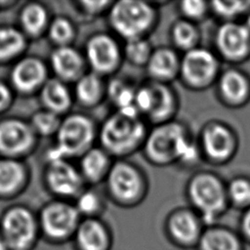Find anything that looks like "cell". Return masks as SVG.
Instances as JSON below:
<instances>
[{
  "mask_svg": "<svg viewBox=\"0 0 250 250\" xmlns=\"http://www.w3.org/2000/svg\"><path fill=\"white\" fill-rule=\"evenodd\" d=\"M121 50L114 38L108 34L98 33L92 36L85 47V61L101 76L114 71L121 61Z\"/></svg>",
  "mask_w": 250,
  "mask_h": 250,
  "instance_id": "cell-11",
  "label": "cell"
},
{
  "mask_svg": "<svg viewBox=\"0 0 250 250\" xmlns=\"http://www.w3.org/2000/svg\"><path fill=\"white\" fill-rule=\"evenodd\" d=\"M215 43L228 61L237 62L250 57V30L244 23L226 21L217 30Z\"/></svg>",
  "mask_w": 250,
  "mask_h": 250,
  "instance_id": "cell-13",
  "label": "cell"
},
{
  "mask_svg": "<svg viewBox=\"0 0 250 250\" xmlns=\"http://www.w3.org/2000/svg\"><path fill=\"white\" fill-rule=\"evenodd\" d=\"M135 106L154 122L164 123L176 109L174 93L164 83L151 82L137 88Z\"/></svg>",
  "mask_w": 250,
  "mask_h": 250,
  "instance_id": "cell-6",
  "label": "cell"
},
{
  "mask_svg": "<svg viewBox=\"0 0 250 250\" xmlns=\"http://www.w3.org/2000/svg\"><path fill=\"white\" fill-rule=\"evenodd\" d=\"M61 123L59 115L50 110L39 111L32 117V128L44 136L57 133Z\"/></svg>",
  "mask_w": 250,
  "mask_h": 250,
  "instance_id": "cell-36",
  "label": "cell"
},
{
  "mask_svg": "<svg viewBox=\"0 0 250 250\" xmlns=\"http://www.w3.org/2000/svg\"><path fill=\"white\" fill-rule=\"evenodd\" d=\"M24 178L23 167L17 161L0 160V193L9 194L15 191Z\"/></svg>",
  "mask_w": 250,
  "mask_h": 250,
  "instance_id": "cell-27",
  "label": "cell"
},
{
  "mask_svg": "<svg viewBox=\"0 0 250 250\" xmlns=\"http://www.w3.org/2000/svg\"><path fill=\"white\" fill-rule=\"evenodd\" d=\"M49 35L58 47L68 46L75 35V29L71 21L65 18L55 19L49 27Z\"/></svg>",
  "mask_w": 250,
  "mask_h": 250,
  "instance_id": "cell-35",
  "label": "cell"
},
{
  "mask_svg": "<svg viewBox=\"0 0 250 250\" xmlns=\"http://www.w3.org/2000/svg\"><path fill=\"white\" fill-rule=\"evenodd\" d=\"M21 24L29 34L40 33L48 22V14L44 7L38 4L26 6L21 13Z\"/></svg>",
  "mask_w": 250,
  "mask_h": 250,
  "instance_id": "cell-29",
  "label": "cell"
},
{
  "mask_svg": "<svg viewBox=\"0 0 250 250\" xmlns=\"http://www.w3.org/2000/svg\"><path fill=\"white\" fill-rule=\"evenodd\" d=\"M110 1H81L80 5L82 9L91 15L99 14L104 11L108 5H111Z\"/></svg>",
  "mask_w": 250,
  "mask_h": 250,
  "instance_id": "cell-39",
  "label": "cell"
},
{
  "mask_svg": "<svg viewBox=\"0 0 250 250\" xmlns=\"http://www.w3.org/2000/svg\"><path fill=\"white\" fill-rule=\"evenodd\" d=\"M219 90L230 105L245 104L250 100V78L238 69H228L220 77Z\"/></svg>",
  "mask_w": 250,
  "mask_h": 250,
  "instance_id": "cell-20",
  "label": "cell"
},
{
  "mask_svg": "<svg viewBox=\"0 0 250 250\" xmlns=\"http://www.w3.org/2000/svg\"><path fill=\"white\" fill-rule=\"evenodd\" d=\"M46 177L50 189L60 196L77 197L83 191L84 179L80 171L65 159L50 161Z\"/></svg>",
  "mask_w": 250,
  "mask_h": 250,
  "instance_id": "cell-14",
  "label": "cell"
},
{
  "mask_svg": "<svg viewBox=\"0 0 250 250\" xmlns=\"http://www.w3.org/2000/svg\"><path fill=\"white\" fill-rule=\"evenodd\" d=\"M106 183L111 196L120 204H135L144 192L141 173L128 162L118 161L111 165Z\"/></svg>",
  "mask_w": 250,
  "mask_h": 250,
  "instance_id": "cell-7",
  "label": "cell"
},
{
  "mask_svg": "<svg viewBox=\"0 0 250 250\" xmlns=\"http://www.w3.org/2000/svg\"><path fill=\"white\" fill-rule=\"evenodd\" d=\"M109 154L101 147H92L80 159V173L84 180L99 182L107 175L110 169Z\"/></svg>",
  "mask_w": 250,
  "mask_h": 250,
  "instance_id": "cell-24",
  "label": "cell"
},
{
  "mask_svg": "<svg viewBox=\"0 0 250 250\" xmlns=\"http://www.w3.org/2000/svg\"><path fill=\"white\" fill-rule=\"evenodd\" d=\"M85 58L71 46H61L51 55V66L57 78L65 81H77L85 72Z\"/></svg>",
  "mask_w": 250,
  "mask_h": 250,
  "instance_id": "cell-18",
  "label": "cell"
},
{
  "mask_svg": "<svg viewBox=\"0 0 250 250\" xmlns=\"http://www.w3.org/2000/svg\"><path fill=\"white\" fill-rule=\"evenodd\" d=\"M137 88L123 79H113L106 86L105 92L117 110L137 109L135 107V96Z\"/></svg>",
  "mask_w": 250,
  "mask_h": 250,
  "instance_id": "cell-26",
  "label": "cell"
},
{
  "mask_svg": "<svg viewBox=\"0 0 250 250\" xmlns=\"http://www.w3.org/2000/svg\"><path fill=\"white\" fill-rule=\"evenodd\" d=\"M211 8L219 17L234 21L237 17L250 13V1H212Z\"/></svg>",
  "mask_w": 250,
  "mask_h": 250,
  "instance_id": "cell-33",
  "label": "cell"
},
{
  "mask_svg": "<svg viewBox=\"0 0 250 250\" xmlns=\"http://www.w3.org/2000/svg\"><path fill=\"white\" fill-rule=\"evenodd\" d=\"M108 18L112 29L128 41L144 37L154 21L155 11L145 1L121 0L111 4Z\"/></svg>",
  "mask_w": 250,
  "mask_h": 250,
  "instance_id": "cell-5",
  "label": "cell"
},
{
  "mask_svg": "<svg viewBox=\"0 0 250 250\" xmlns=\"http://www.w3.org/2000/svg\"><path fill=\"white\" fill-rule=\"evenodd\" d=\"M72 238L77 250H110L112 246L110 231L98 217L81 219Z\"/></svg>",
  "mask_w": 250,
  "mask_h": 250,
  "instance_id": "cell-16",
  "label": "cell"
},
{
  "mask_svg": "<svg viewBox=\"0 0 250 250\" xmlns=\"http://www.w3.org/2000/svg\"><path fill=\"white\" fill-rule=\"evenodd\" d=\"M41 100L47 110L58 115L66 111L72 103L69 89L63 81L58 78L50 79L44 83L41 92Z\"/></svg>",
  "mask_w": 250,
  "mask_h": 250,
  "instance_id": "cell-23",
  "label": "cell"
},
{
  "mask_svg": "<svg viewBox=\"0 0 250 250\" xmlns=\"http://www.w3.org/2000/svg\"><path fill=\"white\" fill-rule=\"evenodd\" d=\"M199 33L192 21L182 20L173 25L172 40L177 48L186 52L196 48Z\"/></svg>",
  "mask_w": 250,
  "mask_h": 250,
  "instance_id": "cell-28",
  "label": "cell"
},
{
  "mask_svg": "<svg viewBox=\"0 0 250 250\" xmlns=\"http://www.w3.org/2000/svg\"><path fill=\"white\" fill-rule=\"evenodd\" d=\"M47 70L44 63L33 58L21 61L12 71V82L21 92H30L46 82Z\"/></svg>",
  "mask_w": 250,
  "mask_h": 250,
  "instance_id": "cell-21",
  "label": "cell"
},
{
  "mask_svg": "<svg viewBox=\"0 0 250 250\" xmlns=\"http://www.w3.org/2000/svg\"><path fill=\"white\" fill-rule=\"evenodd\" d=\"M146 125L137 109L117 110L105 119L99 132L102 148L108 154L123 156L144 145Z\"/></svg>",
  "mask_w": 250,
  "mask_h": 250,
  "instance_id": "cell-2",
  "label": "cell"
},
{
  "mask_svg": "<svg viewBox=\"0 0 250 250\" xmlns=\"http://www.w3.org/2000/svg\"><path fill=\"white\" fill-rule=\"evenodd\" d=\"M152 52L149 42L144 37L126 41L123 49L126 59L136 65H146Z\"/></svg>",
  "mask_w": 250,
  "mask_h": 250,
  "instance_id": "cell-32",
  "label": "cell"
},
{
  "mask_svg": "<svg viewBox=\"0 0 250 250\" xmlns=\"http://www.w3.org/2000/svg\"><path fill=\"white\" fill-rule=\"evenodd\" d=\"M144 146L147 157L159 165L174 161L191 163L198 156L197 147L185 127L177 122L158 124L147 134Z\"/></svg>",
  "mask_w": 250,
  "mask_h": 250,
  "instance_id": "cell-1",
  "label": "cell"
},
{
  "mask_svg": "<svg viewBox=\"0 0 250 250\" xmlns=\"http://www.w3.org/2000/svg\"><path fill=\"white\" fill-rule=\"evenodd\" d=\"M229 202L236 208L245 210L250 207V179L236 177L227 187Z\"/></svg>",
  "mask_w": 250,
  "mask_h": 250,
  "instance_id": "cell-30",
  "label": "cell"
},
{
  "mask_svg": "<svg viewBox=\"0 0 250 250\" xmlns=\"http://www.w3.org/2000/svg\"><path fill=\"white\" fill-rule=\"evenodd\" d=\"M11 100V93L9 88L2 82H0V110L4 108Z\"/></svg>",
  "mask_w": 250,
  "mask_h": 250,
  "instance_id": "cell-40",
  "label": "cell"
},
{
  "mask_svg": "<svg viewBox=\"0 0 250 250\" xmlns=\"http://www.w3.org/2000/svg\"><path fill=\"white\" fill-rule=\"evenodd\" d=\"M105 90L103 76L91 71L84 73L76 81L75 97L83 105L91 106L102 100Z\"/></svg>",
  "mask_w": 250,
  "mask_h": 250,
  "instance_id": "cell-25",
  "label": "cell"
},
{
  "mask_svg": "<svg viewBox=\"0 0 250 250\" xmlns=\"http://www.w3.org/2000/svg\"><path fill=\"white\" fill-rule=\"evenodd\" d=\"M243 23H244L245 26L250 30V13L245 16V21H244Z\"/></svg>",
  "mask_w": 250,
  "mask_h": 250,
  "instance_id": "cell-42",
  "label": "cell"
},
{
  "mask_svg": "<svg viewBox=\"0 0 250 250\" xmlns=\"http://www.w3.org/2000/svg\"><path fill=\"white\" fill-rule=\"evenodd\" d=\"M8 246L5 242V240L3 239V237H0V250H7Z\"/></svg>",
  "mask_w": 250,
  "mask_h": 250,
  "instance_id": "cell-41",
  "label": "cell"
},
{
  "mask_svg": "<svg viewBox=\"0 0 250 250\" xmlns=\"http://www.w3.org/2000/svg\"><path fill=\"white\" fill-rule=\"evenodd\" d=\"M180 11L187 21H196L206 14L207 4L201 0H185L180 3Z\"/></svg>",
  "mask_w": 250,
  "mask_h": 250,
  "instance_id": "cell-37",
  "label": "cell"
},
{
  "mask_svg": "<svg viewBox=\"0 0 250 250\" xmlns=\"http://www.w3.org/2000/svg\"><path fill=\"white\" fill-rule=\"evenodd\" d=\"M24 46L22 34L12 27L0 28V60L13 58L20 53Z\"/></svg>",
  "mask_w": 250,
  "mask_h": 250,
  "instance_id": "cell-31",
  "label": "cell"
},
{
  "mask_svg": "<svg viewBox=\"0 0 250 250\" xmlns=\"http://www.w3.org/2000/svg\"><path fill=\"white\" fill-rule=\"evenodd\" d=\"M201 145L205 154L216 161L229 159L236 149L234 134L229 127L220 123H212L205 127Z\"/></svg>",
  "mask_w": 250,
  "mask_h": 250,
  "instance_id": "cell-15",
  "label": "cell"
},
{
  "mask_svg": "<svg viewBox=\"0 0 250 250\" xmlns=\"http://www.w3.org/2000/svg\"><path fill=\"white\" fill-rule=\"evenodd\" d=\"M205 229L199 216L192 209L173 211L166 220L165 230L169 240L184 249L196 248Z\"/></svg>",
  "mask_w": 250,
  "mask_h": 250,
  "instance_id": "cell-9",
  "label": "cell"
},
{
  "mask_svg": "<svg viewBox=\"0 0 250 250\" xmlns=\"http://www.w3.org/2000/svg\"><path fill=\"white\" fill-rule=\"evenodd\" d=\"M238 233L242 237L245 244L250 245V207L243 210V213L239 222Z\"/></svg>",
  "mask_w": 250,
  "mask_h": 250,
  "instance_id": "cell-38",
  "label": "cell"
},
{
  "mask_svg": "<svg viewBox=\"0 0 250 250\" xmlns=\"http://www.w3.org/2000/svg\"><path fill=\"white\" fill-rule=\"evenodd\" d=\"M81 219L73 204L52 202L41 213V226L50 238L62 241L73 237Z\"/></svg>",
  "mask_w": 250,
  "mask_h": 250,
  "instance_id": "cell-8",
  "label": "cell"
},
{
  "mask_svg": "<svg viewBox=\"0 0 250 250\" xmlns=\"http://www.w3.org/2000/svg\"><path fill=\"white\" fill-rule=\"evenodd\" d=\"M2 232L8 248L25 250L35 239L36 223L28 210L13 208L3 218Z\"/></svg>",
  "mask_w": 250,
  "mask_h": 250,
  "instance_id": "cell-12",
  "label": "cell"
},
{
  "mask_svg": "<svg viewBox=\"0 0 250 250\" xmlns=\"http://www.w3.org/2000/svg\"><path fill=\"white\" fill-rule=\"evenodd\" d=\"M181 61L175 51L169 48H159L152 52L146 69L155 81L165 83L172 80L180 72Z\"/></svg>",
  "mask_w": 250,
  "mask_h": 250,
  "instance_id": "cell-22",
  "label": "cell"
},
{
  "mask_svg": "<svg viewBox=\"0 0 250 250\" xmlns=\"http://www.w3.org/2000/svg\"><path fill=\"white\" fill-rule=\"evenodd\" d=\"M188 193L193 211L205 227L216 225V221L227 210L229 198L227 188L211 173H199L188 184Z\"/></svg>",
  "mask_w": 250,
  "mask_h": 250,
  "instance_id": "cell-3",
  "label": "cell"
},
{
  "mask_svg": "<svg viewBox=\"0 0 250 250\" xmlns=\"http://www.w3.org/2000/svg\"><path fill=\"white\" fill-rule=\"evenodd\" d=\"M219 63L209 50L196 47L184 55L181 60L180 73L184 80L191 87L208 86L216 77Z\"/></svg>",
  "mask_w": 250,
  "mask_h": 250,
  "instance_id": "cell-10",
  "label": "cell"
},
{
  "mask_svg": "<svg viewBox=\"0 0 250 250\" xmlns=\"http://www.w3.org/2000/svg\"><path fill=\"white\" fill-rule=\"evenodd\" d=\"M97 130L93 120L84 114H71L62 120L57 132V146L51 150L49 160L82 156L93 146Z\"/></svg>",
  "mask_w": 250,
  "mask_h": 250,
  "instance_id": "cell-4",
  "label": "cell"
},
{
  "mask_svg": "<svg viewBox=\"0 0 250 250\" xmlns=\"http://www.w3.org/2000/svg\"><path fill=\"white\" fill-rule=\"evenodd\" d=\"M33 143V131L27 124L16 120H6L0 123V151L15 155L30 147Z\"/></svg>",
  "mask_w": 250,
  "mask_h": 250,
  "instance_id": "cell-17",
  "label": "cell"
},
{
  "mask_svg": "<svg viewBox=\"0 0 250 250\" xmlns=\"http://www.w3.org/2000/svg\"><path fill=\"white\" fill-rule=\"evenodd\" d=\"M102 200L99 194L93 190H83L74 204L81 218H97L102 209Z\"/></svg>",
  "mask_w": 250,
  "mask_h": 250,
  "instance_id": "cell-34",
  "label": "cell"
},
{
  "mask_svg": "<svg viewBox=\"0 0 250 250\" xmlns=\"http://www.w3.org/2000/svg\"><path fill=\"white\" fill-rule=\"evenodd\" d=\"M245 242L240 234L223 226L205 227L196 250H245Z\"/></svg>",
  "mask_w": 250,
  "mask_h": 250,
  "instance_id": "cell-19",
  "label": "cell"
}]
</instances>
